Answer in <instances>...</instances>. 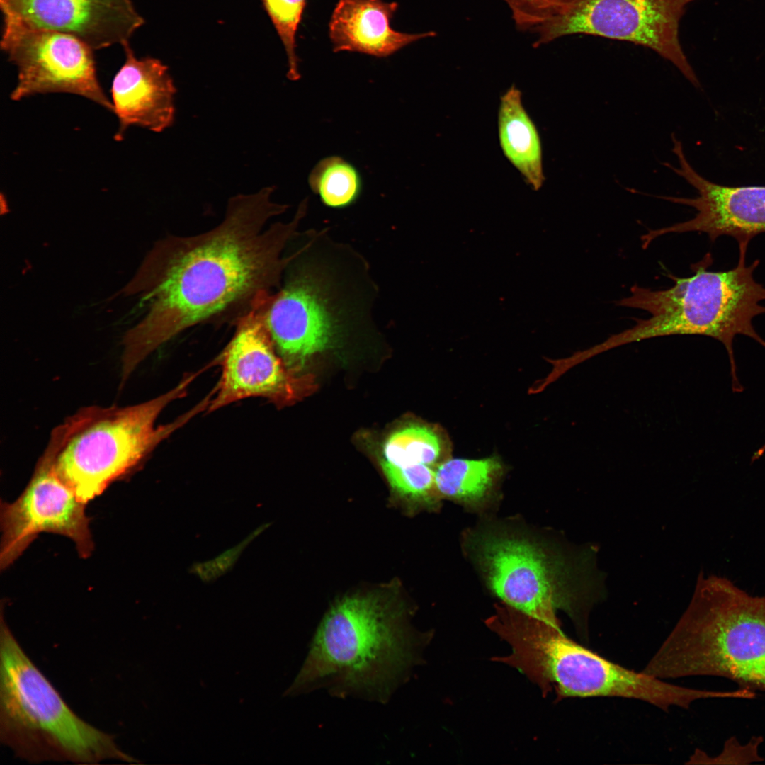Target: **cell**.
<instances>
[{"mask_svg":"<svg viewBox=\"0 0 765 765\" xmlns=\"http://www.w3.org/2000/svg\"><path fill=\"white\" fill-rule=\"evenodd\" d=\"M272 295L266 324L294 375L332 348L348 325L370 321L377 288L366 260L324 231L301 234L300 245Z\"/></svg>","mask_w":765,"mask_h":765,"instance_id":"3","label":"cell"},{"mask_svg":"<svg viewBox=\"0 0 765 765\" xmlns=\"http://www.w3.org/2000/svg\"><path fill=\"white\" fill-rule=\"evenodd\" d=\"M739 244L737 265L728 271H710L701 266L688 278H675L665 290L637 285L630 295L616 301L617 306L639 309L650 314L645 319L606 339L610 348L645 339L670 335H702L720 341L730 364L732 388L742 392L733 353L737 335L749 336L765 348V340L755 331L754 317L765 314V288L754 278L759 264L746 266L747 243Z\"/></svg>","mask_w":765,"mask_h":765,"instance_id":"7","label":"cell"},{"mask_svg":"<svg viewBox=\"0 0 765 765\" xmlns=\"http://www.w3.org/2000/svg\"><path fill=\"white\" fill-rule=\"evenodd\" d=\"M273 293L259 298L237 318L232 339L215 358L220 377L206 413L249 398L277 406L296 398L298 380L278 353L266 324Z\"/></svg>","mask_w":765,"mask_h":765,"instance_id":"12","label":"cell"},{"mask_svg":"<svg viewBox=\"0 0 765 765\" xmlns=\"http://www.w3.org/2000/svg\"><path fill=\"white\" fill-rule=\"evenodd\" d=\"M672 151L679 167L664 163L698 191L696 198L664 197L676 203L693 207L692 219L669 227L650 230L641 237L643 248L657 237L669 233L704 232L712 242L720 236L735 238L738 244L748 243L765 232V186H726L711 182L698 174L688 162L682 143L672 135Z\"/></svg>","mask_w":765,"mask_h":765,"instance_id":"14","label":"cell"},{"mask_svg":"<svg viewBox=\"0 0 765 765\" xmlns=\"http://www.w3.org/2000/svg\"><path fill=\"white\" fill-rule=\"evenodd\" d=\"M441 441L431 429L412 425L392 433L384 448V460L396 465H433L441 454Z\"/></svg>","mask_w":765,"mask_h":765,"instance_id":"21","label":"cell"},{"mask_svg":"<svg viewBox=\"0 0 765 765\" xmlns=\"http://www.w3.org/2000/svg\"><path fill=\"white\" fill-rule=\"evenodd\" d=\"M86 504L62 480L45 450L22 494L12 503L1 502V569L8 567L42 532L71 538L79 555L89 557L94 543Z\"/></svg>","mask_w":765,"mask_h":765,"instance_id":"13","label":"cell"},{"mask_svg":"<svg viewBox=\"0 0 765 765\" xmlns=\"http://www.w3.org/2000/svg\"><path fill=\"white\" fill-rule=\"evenodd\" d=\"M424 640L397 598L380 592L347 596L317 627L293 691L324 688L338 697L386 703L419 663Z\"/></svg>","mask_w":765,"mask_h":765,"instance_id":"2","label":"cell"},{"mask_svg":"<svg viewBox=\"0 0 765 765\" xmlns=\"http://www.w3.org/2000/svg\"><path fill=\"white\" fill-rule=\"evenodd\" d=\"M494 631L511 648L498 661L512 666L536 683L543 693L555 688L557 697H620L645 701L668 710L688 708L696 701L726 698L727 691L680 686L611 662L574 642L560 626L522 613L499 619Z\"/></svg>","mask_w":765,"mask_h":765,"instance_id":"8","label":"cell"},{"mask_svg":"<svg viewBox=\"0 0 765 765\" xmlns=\"http://www.w3.org/2000/svg\"><path fill=\"white\" fill-rule=\"evenodd\" d=\"M125 62L113 77L111 102L118 120L114 138L138 126L161 132L174 123L176 89L168 67L159 60L135 56L130 42L123 46Z\"/></svg>","mask_w":765,"mask_h":765,"instance_id":"16","label":"cell"},{"mask_svg":"<svg viewBox=\"0 0 765 765\" xmlns=\"http://www.w3.org/2000/svg\"><path fill=\"white\" fill-rule=\"evenodd\" d=\"M761 736L752 737L747 744H741L736 737H730L724 743L722 752L710 756L703 750L696 749L686 764H748L761 762L764 759L759 754V747L763 742Z\"/></svg>","mask_w":765,"mask_h":765,"instance_id":"25","label":"cell"},{"mask_svg":"<svg viewBox=\"0 0 765 765\" xmlns=\"http://www.w3.org/2000/svg\"><path fill=\"white\" fill-rule=\"evenodd\" d=\"M1 48L17 69L11 100L66 93L113 111L98 81L94 50L75 36L3 18Z\"/></svg>","mask_w":765,"mask_h":765,"instance_id":"11","label":"cell"},{"mask_svg":"<svg viewBox=\"0 0 765 765\" xmlns=\"http://www.w3.org/2000/svg\"><path fill=\"white\" fill-rule=\"evenodd\" d=\"M274 190L236 195L215 227L154 244L123 289L147 302L143 317L123 339V378L180 333L232 312L244 313L280 286L307 200L291 220L268 224L288 208L272 200Z\"/></svg>","mask_w":765,"mask_h":765,"instance_id":"1","label":"cell"},{"mask_svg":"<svg viewBox=\"0 0 765 765\" xmlns=\"http://www.w3.org/2000/svg\"><path fill=\"white\" fill-rule=\"evenodd\" d=\"M208 368L185 374L172 388L147 401L125 407L90 406L69 416L52 430L45 450L62 480L86 504L135 470L164 441L207 412L211 391L175 419L157 424L163 411L185 397Z\"/></svg>","mask_w":765,"mask_h":765,"instance_id":"6","label":"cell"},{"mask_svg":"<svg viewBox=\"0 0 765 765\" xmlns=\"http://www.w3.org/2000/svg\"><path fill=\"white\" fill-rule=\"evenodd\" d=\"M308 183L322 203L333 208L353 204L362 191L363 180L358 170L339 156L319 160L308 177Z\"/></svg>","mask_w":765,"mask_h":765,"instance_id":"20","label":"cell"},{"mask_svg":"<svg viewBox=\"0 0 765 765\" xmlns=\"http://www.w3.org/2000/svg\"><path fill=\"white\" fill-rule=\"evenodd\" d=\"M500 470L493 458L450 459L435 470L436 487L441 497L476 506L487 499Z\"/></svg>","mask_w":765,"mask_h":765,"instance_id":"19","label":"cell"},{"mask_svg":"<svg viewBox=\"0 0 765 765\" xmlns=\"http://www.w3.org/2000/svg\"><path fill=\"white\" fill-rule=\"evenodd\" d=\"M0 740L30 763L94 764L137 760L115 738L79 717L21 648L4 618L0 624Z\"/></svg>","mask_w":765,"mask_h":765,"instance_id":"9","label":"cell"},{"mask_svg":"<svg viewBox=\"0 0 765 765\" xmlns=\"http://www.w3.org/2000/svg\"><path fill=\"white\" fill-rule=\"evenodd\" d=\"M265 9L284 46L288 58L287 76L300 79L296 54V34L306 0H262Z\"/></svg>","mask_w":765,"mask_h":765,"instance_id":"23","label":"cell"},{"mask_svg":"<svg viewBox=\"0 0 765 765\" xmlns=\"http://www.w3.org/2000/svg\"><path fill=\"white\" fill-rule=\"evenodd\" d=\"M518 28L533 31L555 18L577 0H504Z\"/></svg>","mask_w":765,"mask_h":765,"instance_id":"24","label":"cell"},{"mask_svg":"<svg viewBox=\"0 0 765 765\" xmlns=\"http://www.w3.org/2000/svg\"><path fill=\"white\" fill-rule=\"evenodd\" d=\"M498 135L505 157L533 189L539 190L545 181L541 142L514 85L500 98Z\"/></svg>","mask_w":765,"mask_h":765,"instance_id":"18","label":"cell"},{"mask_svg":"<svg viewBox=\"0 0 765 765\" xmlns=\"http://www.w3.org/2000/svg\"><path fill=\"white\" fill-rule=\"evenodd\" d=\"M382 469L393 489L419 504H435L441 497L435 482V470L426 464L396 465L384 460Z\"/></svg>","mask_w":765,"mask_h":765,"instance_id":"22","label":"cell"},{"mask_svg":"<svg viewBox=\"0 0 765 765\" xmlns=\"http://www.w3.org/2000/svg\"><path fill=\"white\" fill-rule=\"evenodd\" d=\"M642 672L723 677L765 692V596L700 573L687 608Z\"/></svg>","mask_w":765,"mask_h":765,"instance_id":"4","label":"cell"},{"mask_svg":"<svg viewBox=\"0 0 765 765\" xmlns=\"http://www.w3.org/2000/svg\"><path fill=\"white\" fill-rule=\"evenodd\" d=\"M488 589L510 608L560 625L558 610L586 629L589 613L605 598V574L597 548L545 541L504 528L475 533L469 543Z\"/></svg>","mask_w":765,"mask_h":765,"instance_id":"5","label":"cell"},{"mask_svg":"<svg viewBox=\"0 0 765 765\" xmlns=\"http://www.w3.org/2000/svg\"><path fill=\"white\" fill-rule=\"evenodd\" d=\"M693 1L577 0L533 30L538 35L533 47L576 34L630 42L655 52L700 87L679 38L681 18Z\"/></svg>","mask_w":765,"mask_h":765,"instance_id":"10","label":"cell"},{"mask_svg":"<svg viewBox=\"0 0 765 765\" xmlns=\"http://www.w3.org/2000/svg\"><path fill=\"white\" fill-rule=\"evenodd\" d=\"M398 6L397 2L383 0H338L329 22L333 51L386 57L418 40L436 36L434 31L407 33L394 30L390 21Z\"/></svg>","mask_w":765,"mask_h":765,"instance_id":"17","label":"cell"},{"mask_svg":"<svg viewBox=\"0 0 765 765\" xmlns=\"http://www.w3.org/2000/svg\"><path fill=\"white\" fill-rule=\"evenodd\" d=\"M3 18L69 34L94 50L130 42L144 23L131 0H0Z\"/></svg>","mask_w":765,"mask_h":765,"instance_id":"15","label":"cell"}]
</instances>
